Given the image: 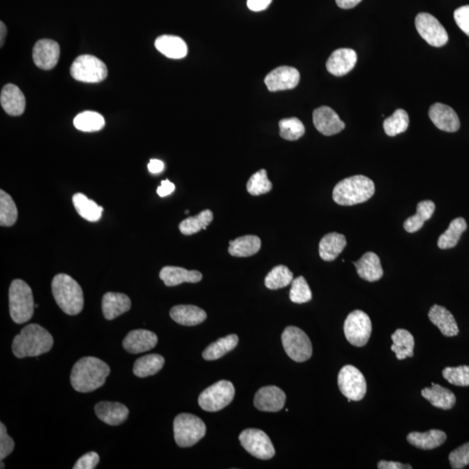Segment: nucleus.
<instances>
[{"mask_svg": "<svg viewBox=\"0 0 469 469\" xmlns=\"http://www.w3.org/2000/svg\"><path fill=\"white\" fill-rule=\"evenodd\" d=\"M111 369L100 359L87 357L80 359L73 366L70 383L80 393H90L105 385Z\"/></svg>", "mask_w": 469, "mask_h": 469, "instance_id": "1", "label": "nucleus"}, {"mask_svg": "<svg viewBox=\"0 0 469 469\" xmlns=\"http://www.w3.org/2000/svg\"><path fill=\"white\" fill-rule=\"evenodd\" d=\"M53 337L38 325H29L21 330L13 343V352L17 358L38 357L47 353L53 346Z\"/></svg>", "mask_w": 469, "mask_h": 469, "instance_id": "2", "label": "nucleus"}, {"mask_svg": "<svg viewBox=\"0 0 469 469\" xmlns=\"http://www.w3.org/2000/svg\"><path fill=\"white\" fill-rule=\"evenodd\" d=\"M53 297L59 307L69 315H76L83 311L84 293L80 284L66 274H59L52 282Z\"/></svg>", "mask_w": 469, "mask_h": 469, "instance_id": "3", "label": "nucleus"}, {"mask_svg": "<svg viewBox=\"0 0 469 469\" xmlns=\"http://www.w3.org/2000/svg\"><path fill=\"white\" fill-rule=\"evenodd\" d=\"M375 184L362 175L348 177L336 184L333 190V200L343 206H352L367 202L375 194Z\"/></svg>", "mask_w": 469, "mask_h": 469, "instance_id": "4", "label": "nucleus"}, {"mask_svg": "<svg viewBox=\"0 0 469 469\" xmlns=\"http://www.w3.org/2000/svg\"><path fill=\"white\" fill-rule=\"evenodd\" d=\"M34 301L33 290L23 280L16 279L9 289L10 315L14 322L23 325L34 316Z\"/></svg>", "mask_w": 469, "mask_h": 469, "instance_id": "5", "label": "nucleus"}, {"mask_svg": "<svg viewBox=\"0 0 469 469\" xmlns=\"http://www.w3.org/2000/svg\"><path fill=\"white\" fill-rule=\"evenodd\" d=\"M174 437L181 447H190L204 438L206 426L200 418L191 414H180L174 420Z\"/></svg>", "mask_w": 469, "mask_h": 469, "instance_id": "6", "label": "nucleus"}, {"mask_svg": "<svg viewBox=\"0 0 469 469\" xmlns=\"http://www.w3.org/2000/svg\"><path fill=\"white\" fill-rule=\"evenodd\" d=\"M234 385L229 381H219L202 391L198 397V404L207 412H218L229 406L234 399Z\"/></svg>", "mask_w": 469, "mask_h": 469, "instance_id": "7", "label": "nucleus"}, {"mask_svg": "<svg viewBox=\"0 0 469 469\" xmlns=\"http://www.w3.org/2000/svg\"><path fill=\"white\" fill-rule=\"evenodd\" d=\"M284 350L289 357L297 362H304L312 357L313 349L311 339L297 327H287L282 334Z\"/></svg>", "mask_w": 469, "mask_h": 469, "instance_id": "8", "label": "nucleus"}, {"mask_svg": "<svg viewBox=\"0 0 469 469\" xmlns=\"http://www.w3.org/2000/svg\"><path fill=\"white\" fill-rule=\"evenodd\" d=\"M70 75L84 83H99L108 75L107 67L100 59L91 55L77 57L70 67Z\"/></svg>", "mask_w": 469, "mask_h": 469, "instance_id": "9", "label": "nucleus"}, {"mask_svg": "<svg viewBox=\"0 0 469 469\" xmlns=\"http://www.w3.org/2000/svg\"><path fill=\"white\" fill-rule=\"evenodd\" d=\"M343 329L348 342L355 347H364L371 338V320L364 311H352L344 322Z\"/></svg>", "mask_w": 469, "mask_h": 469, "instance_id": "10", "label": "nucleus"}, {"mask_svg": "<svg viewBox=\"0 0 469 469\" xmlns=\"http://www.w3.org/2000/svg\"><path fill=\"white\" fill-rule=\"evenodd\" d=\"M338 386L341 392L349 401L364 399L367 393V382L362 373L352 365H346L341 369L338 375Z\"/></svg>", "mask_w": 469, "mask_h": 469, "instance_id": "11", "label": "nucleus"}, {"mask_svg": "<svg viewBox=\"0 0 469 469\" xmlns=\"http://www.w3.org/2000/svg\"><path fill=\"white\" fill-rule=\"evenodd\" d=\"M239 440L244 449L258 459L269 460L275 456L271 439L262 430L245 429L240 433Z\"/></svg>", "mask_w": 469, "mask_h": 469, "instance_id": "12", "label": "nucleus"}, {"mask_svg": "<svg viewBox=\"0 0 469 469\" xmlns=\"http://www.w3.org/2000/svg\"><path fill=\"white\" fill-rule=\"evenodd\" d=\"M415 27L420 36L429 45L442 47L449 41V35L436 17L431 14L422 13L415 17Z\"/></svg>", "mask_w": 469, "mask_h": 469, "instance_id": "13", "label": "nucleus"}, {"mask_svg": "<svg viewBox=\"0 0 469 469\" xmlns=\"http://www.w3.org/2000/svg\"><path fill=\"white\" fill-rule=\"evenodd\" d=\"M300 73L290 66H280L266 76L265 83L269 91L291 90L297 87Z\"/></svg>", "mask_w": 469, "mask_h": 469, "instance_id": "14", "label": "nucleus"}, {"mask_svg": "<svg viewBox=\"0 0 469 469\" xmlns=\"http://www.w3.org/2000/svg\"><path fill=\"white\" fill-rule=\"evenodd\" d=\"M34 61L38 68L52 70L59 62L60 47L58 43L52 39H41L34 45Z\"/></svg>", "mask_w": 469, "mask_h": 469, "instance_id": "15", "label": "nucleus"}, {"mask_svg": "<svg viewBox=\"0 0 469 469\" xmlns=\"http://www.w3.org/2000/svg\"><path fill=\"white\" fill-rule=\"evenodd\" d=\"M313 122L316 130L325 136H332L341 133L345 124L340 119L337 113L328 106H322L313 112Z\"/></svg>", "mask_w": 469, "mask_h": 469, "instance_id": "16", "label": "nucleus"}, {"mask_svg": "<svg viewBox=\"0 0 469 469\" xmlns=\"http://www.w3.org/2000/svg\"><path fill=\"white\" fill-rule=\"evenodd\" d=\"M286 394L276 386L264 387L259 389L254 398L255 407L264 412H278L285 404Z\"/></svg>", "mask_w": 469, "mask_h": 469, "instance_id": "17", "label": "nucleus"}, {"mask_svg": "<svg viewBox=\"0 0 469 469\" xmlns=\"http://www.w3.org/2000/svg\"><path fill=\"white\" fill-rule=\"evenodd\" d=\"M429 116L435 126L446 133H456L461 124L456 112L449 106L436 103L429 109Z\"/></svg>", "mask_w": 469, "mask_h": 469, "instance_id": "18", "label": "nucleus"}, {"mask_svg": "<svg viewBox=\"0 0 469 469\" xmlns=\"http://www.w3.org/2000/svg\"><path fill=\"white\" fill-rule=\"evenodd\" d=\"M357 61V55L354 50L342 48L336 50L330 55L326 63V67L332 75L342 77L354 69Z\"/></svg>", "mask_w": 469, "mask_h": 469, "instance_id": "19", "label": "nucleus"}, {"mask_svg": "<svg viewBox=\"0 0 469 469\" xmlns=\"http://www.w3.org/2000/svg\"><path fill=\"white\" fill-rule=\"evenodd\" d=\"M158 342V338L155 333L145 329H136L128 334L123 341V346L131 354H140L154 349Z\"/></svg>", "mask_w": 469, "mask_h": 469, "instance_id": "20", "label": "nucleus"}, {"mask_svg": "<svg viewBox=\"0 0 469 469\" xmlns=\"http://www.w3.org/2000/svg\"><path fill=\"white\" fill-rule=\"evenodd\" d=\"M0 103L3 111L10 116L22 115L26 110V98L15 84H6L2 89Z\"/></svg>", "mask_w": 469, "mask_h": 469, "instance_id": "21", "label": "nucleus"}, {"mask_svg": "<svg viewBox=\"0 0 469 469\" xmlns=\"http://www.w3.org/2000/svg\"><path fill=\"white\" fill-rule=\"evenodd\" d=\"M95 413L99 420L111 426H119L127 420L129 410L124 404L101 401L95 406Z\"/></svg>", "mask_w": 469, "mask_h": 469, "instance_id": "22", "label": "nucleus"}, {"mask_svg": "<svg viewBox=\"0 0 469 469\" xmlns=\"http://www.w3.org/2000/svg\"><path fill=\"white\" fill-rule=\"evenodd\" d=\"M430 322L440 330L444 336H456L459 334L457 322L451 312L440 305H433L429 312Z\"/></svg>", "mask_w": 469, "mask_h": 469, "instance_id": "23", "label": "nucleus"}, {"mask_svg": "<svg viewBox=\"0 0 469 469\" xmlns=\"http://www.w3.org/2000/svg\"><path fill=\"white\" fill-rule=\"evenodd\" d=\"M129 297L122 293L108 292L103 297L102 311L106 320L115 319L131 310Z\"/></svg>", "mask_w": 469, "mask_h": 469, "instance_id": "24", "label": "nucleus"}, {"mask_svg": "<svg viewBox=\"0 0 469 469\" xmlns=\"http://www.w3.org/2000/svg\"><path fill=\"white\" fill-rule=\"evenodd\" d=\"M159 277L166 286L174 287L184 283H199L202 275L198 271H187L184 268L166 266L160 271Z\"/></svg>", "mask_w": 469, "mask_h": 469, "instance_id": "25", "label": "nucleus"}, {"mask_svg": "<svg viewBox=\"0 0 469 469\" xmlns=\"http://www.w3.org/2000/svg\"><path fill=\"white\" fill-rule=\"evenodd\" d=\"M354 265L358 276L368 282H376L383 276L381 261L378 255L373 252L365 253L357 262H354Z\"/></svg>", "mask_w": 469, "mask_h": 469, "instance_id": "26", "label": "nucleus"}, {"mask_svg": "<svg viewBox=\"0 0 469 469\" xmlns=\"http://www.w3.org/2000/svg\"><path fill=\"white\" fill-rule=\"evenodd\" d=\"M170 318L180 325L195 326L204 322L207 314L194 305H177L170 312Z\"/></svg>", "mask_w": 469, "mask_h": 469, "instance_id": "27", "label": "nucleus"}, {"mask_svg": "<svg viewBox=\"0 0 469 469\" xmlns=\"http://www.w3.org/2000/svg\"><path fill=\"white\" fill-rule=\"evenodd\" d=\"M407 440L412 446L419 449L432 450L442 446L446 442L447 435L442 430L431 429L425 433H410Z\"/></svg>", "mask_w": 469, "mask_h": 469, "instance_id": "28", "label": "nucleus"}, {"mask_svg": "<svg viewBox=\"0 0 469 469\" xmlns=\"http://www.w3.org/2000/svg\"><path fill=\"white\" fill-rule=\"evenodd\" d=\"M422 396L427 399L433 407L440 410H449L456 403V397L452 391L443 388L439 385L432 382L431 388L422 390Z\"/></svg>", "mask_w": 469, "mask_h": 469, "instance_id": "29", "label": "nucleus"}, {"mask_svg": "<svg viewBox=\"0 0 469 469\" xmlns=\"http://www.w3.org/2000/svg\"><path fill=\"white\" fill-rule=\"evenodd\" d=\"M156 50L169 59H180L186 57L188 47L182 38L172 35H163L156 39Z\"/></svg>", "mask_w": 469, "mask_h": 469, "instance_id": "30", "label": "nucleus"}, {"mask_svg": "<svg viewBox=\"0 0 469 469\" xmlns=\"http://www.w3.org/2000/svg\"><path fill=\"white\" fill-rule=\"evenodd\" d=\"M345 237L339 233H329L322 238L319 244L320 257L326 262H332L342 253L346 247Z\"/></svg>", "mask_w": 469, "mask_h": 469, "instance_id": "31", "label": "nucleus"}, {"mask_svg": "<svg viewBox=\"0 0 469 469\" xmlns=\"http://www.w3.org/2000/svg\"><path fill=\"white\" fill-rule=\"evenodd\" d=\"M261 239L257 236L247 234L230 241L229 253L232 257L248 258L257 254L261 248Z\"/></svg>", "mask_w": 469, "mask_h": 469, "instance_id": "32", "label": "nucleus"}, {"mask_svg": "<svg viewBox=\"0 0 469 469\" xmlns=\"http://www.w3.org/2000/svg\"><path fill=\"white\" fill-rule=\"evenodd\" d=\"M391 339L393 341L391 350L396 354L398 360L403 361L407 357H414L415 339L410 332L398 329L391 336Z\"/></svg>", "mask_w": 469, "mask_h": 469, "instance_id": "33", "label": "nucleus"}, {"mask_svg": "<svg viewBox=\"0 0 469 469\" xmlns=\"http://www.w3.org/2000/svg\"><path fill=\"white\" fill-rule=\"evenodd\" d=\"M73 202L78 215L89 222H98L102 218L104 209L89 199L87 195L77 193L73 197Z\"/></svg>", "mask_w": 469, "mask_h": 469, "instance_id": "34", "label": "nucleus"}, {"mask_svg": "<svg viewBox=\"0 0 469 469\" xmlns=\"http://www.w3.org/2000/svg\"><path fill=\"white\" fill-rule=\"evenodd\" d=\"M163 365H165V358L162 355L158 354L144 355L135 362L133 373L137 378H148L161 371Z\"/></svg>", "mask_w": 469, "mask_h": 469, "instance_id": "35", "label": "nucleus"}, {"mask_svg": "<svg viewBox=\"0 0 469 469\" xmlns=\"http://www.w3.org/2000/svg\"><path fill=\"white\" fill-rule=\"evenodd\" d=\"M239 338L237 335H230L209 344L202 352V357L206 361H215L225 357L227 353L233 350L237 346Z\"/></svg>", "mask_w": 469, "mask_h": 469, "instance_id": "36", "label": "nucleus"}, {"mask_svg": "<svg viewBox=\"0 0 469 469\" xmlns=\"http://www.w3.org/2000/svg\"><path fill=\"white\" fill-rule=\"evenodd\" d=\"M435 209L436 204L432 201L427 200L419 202L417 214L410 216L405 221L403 225L405 230L408 233L418 232L424 225V223L432 218Z\"/></svg>", "mask_w": 469, "mask_h": 469, "instance_id": "37", "label": "nucleus"}, {"mask_svg": "<svg viewBox=\"0 0 469 469\" xmlns=\"http://www.w3.org/2000/svg\"><path fill=\"white\" fill-rule=\"evenodd\" d=\"M467 228V222L463 218L454 219L451 221L446 232L440 234L438 239V247L442 250L456 247L461 234L466 232Z\"/></svg>", "mask_w": 469, "mask_h": 469, "instance_id": "38", "label": "nucleus"}, {"mask_svg": "<svg viewBox=\"0 0 469 469\" xmlns=\"http://www.w3.org/2000/svg\"><path fill=\"white\" fill-rule=\"evenodd\" d=\"M213 218H214V216H213L212 211L209 209H205L197 216L183 220L179 225L180 232L186 236H191V234L198 233L202 230H206L213 221Z\"/></svg>", "mask_w": 469, "mask_h": 469, "instance_id": "39", "label": "nucleus"}, {"mask_svg": "<svg viewBox=\"0 0 469 469\" xmlns=\"http://www.w3.org/2000/svg\"><path fill=\"white\" fill-rule=\"evenodd\" d=\"M74 126L84 133H95L104 128V117L95 112H84L78 114L73 121Z\"/></svg>", "mask_w": 469, "mask_h": 469, "instance_id": "40", "label": "nucleus"}, {"mask_svg": "<svg viewBox=\"0 0 469 469\" xmlns=\"http://www.w3.org/2000/svg\"><path fill=\"white\" fill-rule=\"evenodd\" d=\"M410 126V117L406 111L398 109L393 115L385 119L383 123V129L389 137L397 136L398 134L403 133Z\"/></svg>", "mask_w": 469, "mask_h": 469, "instance_id": "41", "label": "nucleus"}, {"mask_svg": "<svg viewBox=\"0 0 469 469\" xmlns=\"http://www.w3.org/2000/svg\"><path fill=\"white\" fill-rule=\"evenodd\" d=\"M17 209L10 195L0 191V225L10 227L15 225L17 219Z\"/></svg>", "mask_w": 469, "mask_h": 469, "instance_id": "42", "label": "nucleus"}, {"mask_svg": "<svg viewBox=\"0 0 469 469\" xmlns=\"http://www.w3.org/2000/svg\"><path fill=\"white\" fill-rule=\"evenodd\" d=\"M293 273L284 265H278L273 268L265 277V286L269 290H279L290 285L292 283Z\"/></svg>", "mask_w": 469, "mask_h": 469, "instance_id": "43", "label": "nucleus"}, {"mask_svg": "<svg viewBox=\"0 0 469 469\" xmlns=\"http://www.w3.org/2000/svg\"><path fill=\"white\" fill-rule=\"evenodd\" d=\"M280 136L283 140L296 141L304 136L305 127L297 117L282 119L279 122Z\"/></svg>", "mask_w": 469, "mask_h": 469, "instance_id": "44", "label": "nucleus"}, {"mask_svg": "<svg viewBox=\"0 0 469 469\" xmlns=\"http://www.w3.org/2000/svg\"><path fill=\"white\" fill-rule=\"evenodd\" d=\"M272 190V184L269 180L267 172L260 170L251 176L247 183L248 193L252 195L269 193Z\"/></svg>", "mask_w": 469, "mask_h": 469, "instance_id": "45", "label": "nucleus"}, {"mask_svg": "<svg viewBox=\"0 0 469 469\" xmlns=\"http://www.w3.org/2000/svg\"><path fill=\"white\" fill-rule=\"evenodd\" d=\"M290 298L295 304H305L312 299V292L310 286L304 276L297 277L291 283Z\"/></svg>", "mask_w": 469, "mask_h": 469, "instance_id": "46", "label": "nucleus"}, {"mask_svg": "<svg viewBox=\"0 0 469 469\" xmlns=\"http://www.w3.org/2000/svg\"><path fill=\"white\" fill-rule=\"evenodd\" d=\"M444 379L451 385L458 387H469V366L447 367L443 369Z\"/></svg>", "mask_w": 469, "mask_h": 469, "instance_id": "47", "label": "nucleus"}, {"mask_svg": "<svg viewBox=\"0 0 469 469\" xmlns=\"http://www.w3.org/2000/svg\"><path fill=\"white\" fill-rule=\"evenodd\" d=\"M449 463L451 468L461 469L469 465V442L457 447L449 454Z\"/></svg>", "mask_w": 469, "mask_h": 469, "instance_id": "48", "label": "nucleus"}, {"mask_svg": "<svg viewBox=\"0 0 469 469\" xmlns=\"http://www.w3.org/2000/svg\"><path fill=\"white\" fill-rule=\"evenodd\" d=\"M15 447L13 440L7 433L6 426L0 424V459L3 461L13 453Z\"/></svg>", "mask_w": 469, "mask_h": 469, "instance_id": "49", "label": "nucleus"}, {"mask_svg": "<svg viewBox=\"0 0 469 469\" xmlns=\"http://www.w3.org/2000/svg\"><path fill=\"white\" fill-rule=\"evenodd\" d=\"M454 20L460 29L469 37V6H464L456 10Z\"/></svg>", "mask_w": 469, "mask_h": 469, "instance_id": "50", "label": "nucleus"}, {"mask_svg": "<svg viewBox=\"0 0 469 469\" xmlns=\"http://www.w3.org/2000/svg\"><path fill=\"white\" fill-rule=\"evenodd\" d=\"M99 463V456L96 452H89L77 460L74 469H94Z\"/></svg>", "mask_w": 469, "mask_h": 469, "instance_id": "51", "label": "nucleus"}, {"mask_svg": "<svg viewBox=\"0 0 469 469\" xmlns=\"http://www.w3.org/2000/svg\"><path fill=\"white\" fill-rule=\"evenodd\" d=\"M272 0H247V6L253 12H262L268 8Z\"/></svg>", "mask_w": 469, "mask_h": 469, "instance_id": "52", "label": "nucleus"}, {"mask_svg": "<svg viewBox=\"0 0 469 469\" xmlns=\"http://www.w3.org/2000/svg\"><path fill=\"white\" fill-rule=\"evenodd\" d=\"M175 191V186L172 182H170L169 180H163L161 182V186L158 188L156 193H158L159 197L165 198L166 195H169Z\"/></svg>", "mask_w": 469, "mask_h": 469, "instance_id": "53", "label": "nucleus"}, {"mask_svg": "<svg viewBox=\"0 0 469 469\" xmlns=\"http://www.w3.org/2000/svg\"><path fill=\"white\" fill-rule=\"evenodd\" d=\"M378 468L379 469H411L412 467L410 465H405L400 463H396V461H379Z\"/></svg>", "mask_w": 469, "mask_h": 469, "instance_id": "54", "label": "nucleus"}, {"mask_svg": "<svg viewBox=\"0 0 469 469\" xmlns=\"http://www.w3.org/2000/svg\"><path fill=\"white\" fill-rule=\"evenodd\" d=\"M148 169L152 174H158L165 169V163L158 159H151L148 165Z\"/></svg>", "mask_w": 469, "mask_h": 469, "instance_id": "55", "label": "nucleus"}, {"mask_svg": "<svg viewBox=\"0 0 469 469\" xmlns=\"http://www.w3.org/2000/svg\"><path fill=\"white\" fill-rule=\"evenodd\" d=\"M337 6L342 9H351L357 6L362 0H336Z\"/></svg>", "mask_w": 469, "mask_h": 469, "instance_id": "56", "label": "nucleus"}, {"mask_svg": "<svg viewBox=\"0 0 469 469\" xmlns=\"http://www.w3.org/2000/svg\"><path fill=\"white\" fill-rule=\"evenodd\" d=\"M0 31H1V35H0V40H1V43H0V45H1V47L3 45V43H5V39L7 34V29L6 24H3L1 21V23H0Z\"/></svg>", "mask_w": 469, "mask_h": 469, "instance_id": "57", "label": "nucleus"}, {"mask_svg": "<svg viewBox=\"0 0 469 469\" xmlns=\"http://www.w3.org/2000/svg\"><path fill=\"white\" fill-rule=\"evenodd\" d=\"M1 468H5V464L3 463L2 461H1Z\"/></svg>", "mask_w": 469, "mask_h": 469, "instance_id": "58", "label": "nucleus"}]
</instances>
